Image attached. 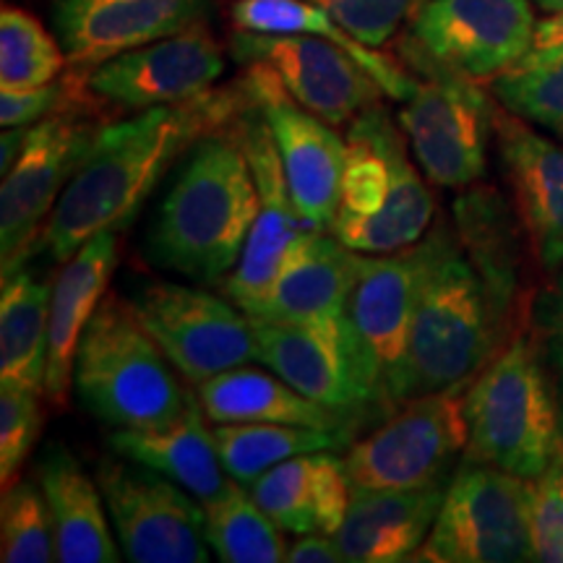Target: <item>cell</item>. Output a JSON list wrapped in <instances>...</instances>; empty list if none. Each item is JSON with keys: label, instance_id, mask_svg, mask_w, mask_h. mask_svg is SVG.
<instances>
[{"label": "cell", "instance_id": "1", "mask_svg": "<svg viewBox=\"0 0 563 563\" xmlns=\"http://www.w3.org/2000/svg\"><path fill=\"white\" fill-rule=\"evenodd\" d=\"M249 104L251 91L241 79L194 100L141 110L125 121L102 125L84 165L55 203L40 245L53 262L66 264L97 232L125 228L196 141L235 123Z\"/></svg>", "mask_w": 563, "mask_h": 563}, {"label": "cell", "instance_id": "2", "mask_svg": "<svg viewBox=\"0 0 563 563\" xmlns=\"http://www.w3.org/2000/svg\"><path fill=\"white\" fill-rule=\"evenodd\" d=\"M256 214V180L235 121L180 159L146 238L152 262L214 285L235 269Z\"/></svg>", "mask_w": 563, "mask_h": 563}, {"label": "cell", "instance_id": "3", "mask_svg": "<svg viewBox=\"0 0 563 563\" xmlns=\"http://www.w3.org/2000/svg\"><path fill=\"white\" fill-rule=\"evenodd\" d=\"M506 302L452 238L415 308L389 412L410 399L462 389L490 363Z\"/></svg>", "mask_w": 563, "mask_h": 563}, {"label": "cell", "instance_id": "4", "mask_svg": "<svg viewBox=\"0 0 563 563\" xmlns=\"http://www.w3.org/2000/svg\"><path fill=\"white\" fill-rule=\"evenodd\" d=\"M180 378L131 300L104 295L76 350L74 389L81 405L110 428H165L183 418L196 394Z\"/></svg>", "mask_w": 563, "mask_h": 563}, {"label": "cell", "instance_id": "5", "mask_svg": "<svg viewBox=\"0 0 563 563\" xmlns=\"http://www.w3.org/2000/svg\"><path fill=\"white\" fill-rule=\"evenodd\" d=\"M407 157V136L382 102L347 125V165L332 235L355 253H394L422 241L435 201Z\"/></svg>", "mask_w": 563, "mask_h": 563}, {"label": "cell", "instance_id": "6", "mask_svg": "<svg viewBox=\"0 0 563 563\" xmlns=\"http://www.w3.org/2000/svg\"><path fill=\"white\" fill-rule=\"evenodd\" d=\"M452 238V230L439 224L402 251L361 253L344 311L342 344L365 410L389 412V391L402 365L420 292Z\"/></svg>", "mask_w": 563, "mask_h": 563}, {"label": "cell", "instance_id": "7", "mask_svg": "<svg viewBox=\"0 0 563 563\" xmlns=\"http://www.w3.org/2000/svg\"><path fill=\"white\" fill-rule=\"evenodd\" d=\"M467 456L534 481L551 467L559 443V410L532 342L517 340L464 391Z\"/></svg>", "mask_w": 563, "mask_h": 563}, {"label": "cell", "instance_id": "8", "mask_svg": "<svg viewBox=\"0 0 563 563\" xmlns=\"http://www.w3.org/2000/svg\"><path fill=\"white\" fill-rule=\"evenodd\" d=\"M418 89L399 110V129L418 167L433 186L464 188L485 175L493 100L467 76L426 58L410 40L399 42Z\"/></svg>", "mask_w": 563, "mask_h": 563}, {"label": "cell", "instance_id": "9", "mask_svg": "<svg viewBox=\"0 0 563 563\" xmlns=\"http://www.w3.org/2000/svg\"><path fill=\"white\" fill-rule=\"evenodd\" d=\"M532 481L470 460L446 485L433 530L412 561L522 563L534 561L530 540Z\"/></svg>", "mask_w": 563, "mask_h": 563}, {"label": "cell", "instance_id": "10", "mask_svg": "<svg viewBox=\"0 0 563 563\" xmlns=\"http://www.w3.org/2000/svg\"><path fill=\"white\" fill-rule=\"evenodd\" d=\"M467 449L464 391L410 399L344 456L355 490H415L449 483V467Z\"/></svg>", "mask_w": 563, "mask_h": 563}, {"label": "cell", "instance_id": "11", "mask_svg": "<svg viewBox=\"0 0 563 563\" xmlns=\"http://www.w3.org/2000/svg\"><path fill=\"white\" fill-rule=\"evenodd\" d=\"M112 530L133 563H207V517L199 498L178 483L125 456L97 464Z\"/></svg>", "mask_w": 563, "mask_h": 563}, {"label": "cell", "instance_id": "12", "mask_svg": "<svg viewBox=\"0 0 563 563\" xmlns=\"http://www.w3.org/2000/svg\"><path fill=\"white\" fill-rule=\"evenodd\" d=\"M139 321L194 389L217 373L258 361L251 316L230 298L173 282H154L131 300Z\"/></svg>", "mask_w": 563, "mask_h": 563}, {"label": "cell", "instance_id": "13", "mask_svg": "<svg viewBox=\"0 0 563 563\" xmlns=\"http://www.w3.org/2000/svg\"><path fill=\"white\" fill-rule=\"evenodd\" d=\"M102 125L84 112L34 123L0 186V266L9 277L32 256L55 203L84 165Z\"/></svg>", "mask_w": 563, "mask_h": 563}, {"label": "cell", "instance_id": "14", "mask_svg": "<svg viewBox=\"0 0 563 563\" xmlns=\"http://www.w3.org/2000/svg\"><path fill=\"white\" fill-rule=\"evenodd\" d=\"M238 133L256 180L258 214L235 269L222 279V290L224 298H230L238 308L256 316L269 298L272 287L277 285L279 274L292 262L313 228L295 207L277 144L253 100L238 118Z\"/></svg>", "mask_w": 563, "mask_h": 563}, {"label": "cell", "instance_id": "15", "mask_svg": "<svg viewBox=\"0 0 563 563\" xmlns=\"http://www.w3.org/2000/svg\"><path fill=\"white\" fill-rule=\"evenodd\" d=\"M243 81L269 125L300 217L313 230L329 232L342 203L347 139L295 102L279 76L264 63H245Z\"/></svg>", "mask_w": 563, "mask_h": 563}, {"label": "cell", "instance_id": "16", "mask_svg": "<svg viewBox=\"0 0 563 563\" xmlns=\"http://www.w3.org/2000/svg\"><path fill=\"white\" fill-rule=\"evenodd\" d=\"M534 30L530 0H422L407 40L439 66L485 81L532 51Z\"/></svg>", "mask_w": 563, "mask_h": 563}, {"label": "cell", "instance_id": "17", "mask_svg": "<svg viewBox=\"0 0 563 563\" xmlns=\"http://www.w3.org/2000/svg\"><path fill=\"white\" fill-rule=\"evenodd\" d=\"M81 74V70H79ZM224 74V53L203 24L121 53L84 70V87L100 104L141 112L194 100L214 89Z\"/></svg>", "mask_w": 563, "mask_h": 563}, {"label": "cell", "instance_id": "18", "mask_svg": "<svg viewBox=\"0 0 563 563\" xmlns=\"http://www.w3.org/2000/svg\"><path fill=\"white\" fill-rule=\"evenodd\" d=\"M232 55L264 63L279 76L292 100L334 129L382 102L384 89L361 63L332 40L316 34H232Z\"/></svg>", "mask_w": 563, "mask_h": 563}, {"label": "cell", "instance_id": "19", "mask_svg": "<svg viewBox=\"0 0 563 563\" xmlns=\"http://www.w3.org/2000/svg\"><path fill=\"white\" fill-rule=\"evenodd\" d=\"M51 13L68 66L84 74L115 55L203 24L209 0H53Z\"/></svg>", "mask_w": 563, "mask_h": 563}, {"label": "cell", "instance_id": "20", "mask_svg": "<svg viewBox=\"0 0 563 563\" xmlns=\"http://www.w3.org/2000/svg\"><path fill=\"white\" fill-rule=\"evenodd\" d=\"M493 133L514 203L543 269H563V146L493 102Z\"/></svg>", "mask_w": 563, "mask_h": 563}, {"label": "cell", "instance_id": "21", "mask_svg": "<svg viewBox=\"0 0 563 563\" xmlns=\"http://www.w3.org/2000/svg\"><path fill=\"white\" fill-rule=\"evenodd\" d=\"M357 264L361 253L342 245L332 232L313 230L279 274L262 311L251 319L300 323L342 342L344 311Z\"/></svg>", "mask_w": 563, "mask_h": 563}, {"label": "cell", "instance_id": "22", "mask_svg": "<svg viewBox=\"0 0 563 563\" xmlns=\"http://www.w3.org/2000/svg\"><path fill=\"white\" fill-rule=\"evenodd\" d=\"M118 266L115 230L97 232L66 264H60L51 298V347H47L45 399L53 407L68 405L74 386V361L87 329Z\"/></svg>", "mask_w": 563, "mask_h": 563}, {"label": "cell", "instance_id": "23", "mask_svg": "<svg viewBox=\"0 0 563 563\" xmlns=\"http://www.w3.org/2000/svg\"><path fill=\"white\" fill-rule=\"evenodd\" d=\"M446 485L415 490H355L336 543L347 563L412 561L446 496Z\"/></svg>", "mask_w": 563, "mask_h": 563}, {"label": "cell", "instance_id": "24", "mask_svg": "<svg viewBox=\"0 0 563 563\" xmlns=\"http://www.w3.org/2000/svg\"><path fill=\"white\" fill-rule=\"evenodd\" d=\"M249 490L272 522L290 534H336L355 493L344 460L329 452L292 456L264 473Z\"/></svg>", "mask_w": 563, "mask_h": 563}, {"label": "cell", "instance_id": "25", "mask_svg": "<svg viewBox=\"0 0 563 563\" xmlns=\"http://www.w3.org/2000/svg\"><path fill=\"white\" fill-rule=\"evenodd\" d=\"M207 420L199 394H194L188 410L173 426L152 428V431L115 428L108 443L115 454L165 475L167 481L178 483L194 498H199L201 506H207L232 483L217 449L214 428H209Z\"/></svg>", "mask_w": 563, "mask_h": 563}, {"label": "cell", "instance_id": "26", "mask_svg": "<svg viewBox=\"0 0 563 563\" xmlns=\"http://www.w3.org/2000/svg\"><path fill=\"white\" fill-rule=\"evenodd\" d=\"M258 340V361L292 389L323 407L350 418L365 412V405L352 382L342 342L300 323L251 319Z\"/></svg>", "mask_w": 563, "mask_h": 563}, {"label": "cell", "instance_id": "27", "mask_svg": "<svg viewBox=\"0 0 563 563\" xmlns=\"http://www.w3.org/2000/svg\"><path fill=\"white\" fill-rule=\"evenodd\" d=\"M40 485L51 506L55 548L63 563H115L121 543L112 538V519L97 475L63 446H55L40 464Z\"/></svg>", "mask_w": 563, "mask_h": 563}, {"label": "cell", "instance_id": "28", "mask_svg": "<svg viewBox=\"0 0 563 563\" xmlns=\"http://www.w3.org/2000/svg\"><path fill=\"white\" fill-rule=\"evenodd\" d=\"M209 422H277L350 435L355 418L323 407L282 382L277 373L238 365L196 386Z\"/></svg>", "mask_w": 563, "mask_h": 563}, {"label": "cell", "instance_id": "29", "mask_svg": "<svg viewBox=\"0 0 563 563\" xmlns=\"http://www.w3.org/2000/svg\"><path fill=\"white\" fill-rule=\"evenodd\" d=\"M230 19L238 32L316 34V37L332 40L368 70L391 100L407 102L418 89V76L412 70H407V66L389 55L376 53V47L357 42L313 0H235L230 5Z\"/></svg>", "mask_w": 563, "mask_h": 563}, {"label": "cell", "instance_id": "30", "mask_svg": "<svg viewBox=\"0 0 563 563\" xmlns=\"http://www.w3.org/2000/svg\"><path fill=\"white\" fill-rule=\"evenodd\" d=\"M53 285L16 269L0 295V384L45 394Z\"/></svg>", "mask_w": 563, "mask_h": 563}, {"label": "cell", "instance_id": "31", "mask_svg": "<svg viewBox=\"0 0 563 563\" xmlns=\"http://www.w3.org/2000/svg\"><path fill=\"white\" fill-rule=\"evenodd\" d=\"M222 464L235 483L251 488L264 473L300 454L334 452L350 435L277 422H211Z\"/></svg>", "mask_w": 563, "mask_h": 563}, {"label": "cell", "instance_id": "32", "mask_svg": "<svg viewBox=\"0 0 563 563\" xmlns=\"http://www.w3.org/2000/svg\"><path fill=\"white\" fill-rule=\"evenodd\" d=\"M207 543L224 563H279L287 561V545L277 525L262 506L253 501L245 485L230 488L203 506Z\"/></svg>", "mask_w": 563, "mask_h": 563}, {"label": "cell", "instance_id": "33", "mask_svg": "<svg viewBox=\"0 0 563 563\" xmlns=\"http://www.w3.org/2000/svg\"><path fill=\"white\" fill-rule=\"evenodd\" d=\"M68 66L55 40L32 13L3 5L0 11V91L37 89L53 84Z\"/></svg>", "mask_w": 563, "mask_h": 563}, {"label": "cell", "instance_id": "34", "mask_svg": "<svg viewBox=\"0 0 563 563\" xmlns=\"http://www.w3.org/2000/svg\"><path fill=\"white\" fill-rule=\"evenodd\" d=\"M0 561L47 563L58 561L51 506L42 485L16 481L0 501Z\"/></svg>", "mask_w": 563, "mask_h": 563}, {"label": "cell", "instance_id": "35", "mask_svg": "<svg viewBox=\"0 0 563 563\" xmlns=\"http://www.w3.org/2000/svg\"><path fill=\"white\" fill-rule=\"evenodd\" d=\"M493 97L530 125L563 141V58L525 63L493 79Z\"/></svg>", "mask_w": 563, "mask_h": 563}, {"label": "cell", "instance_id": "36", "mask_svg": "<svg viewBox=\"0 0 563 563\" xmlns=\"http://www.w3.org/2000/svg\"><path fill=\"white\" fill-rule=\"evenodd\" d=\"M45 394L0 384V485L11 488L42 431Z\"/></svg>", "mask_w": 563, "mask_h": 563}, {"label": "cell", "instance_id": "37", "mask_svg": "<svg viewBox=\"0 0 563 563\" xmlns=\"http://www.w3.org/2000/svg\"><path fill=\"white\" fill-rule=\"evenodd\" d=\"M344 32L368 47H382L415 16L422 0H313Z\"/></svg>", "mask_w": 563, "mask_h": 563}, {"label": "cell", "instance_id": "38", "mask_svg": "<svg viewBox=\"0 0 563 563\" xmlns=\"http://www.w3.org/2000/svg\"><path fill=\"white\" fill-rule=\"evenodd\" d=\"M530 540L534 561L563 563V464L532 481Z\"/></svg>", "mask_w": 563, "mask_h": 563}, {"label": "cell", "instance_id": "39", "mask_svg": "<svg viewBox=\"0 0 563 563\" xmlns=\"http://www.w3.org/2000/svg\"><path fill=\"white\" fill-rule=\"evenodd\" d=\"M287 561L290 563H342L344 555L340 551L334 534L329 532H306L298 534V540H292L287 545Z\"/></svg>", "mask_w": 563, "mask_h": 563}, {"label": "cell", "instance_id": "40", "mask_svg": "<svg viewBox=\"0 0 563 563\" xmlns=\"http://www.w3.org/2000/svg\"><path fill=\"white\" fill-rule=\"evenodd\" d=\"M563 58V11L548 13L543 21H538L534 30L532 51L525 55V63H545Z\"/></svg>", "mask_w": 563, "mask_h": 563}, {"label": "cell", "instance_id": "41", "mask_svg": "<svg viewBox=\"0 0 563 563\" xmlns=\"http://www.w3.org/2000/svg\"><path fill=\"white\" fill-rule=\"evenodd\" d=\"M545 340H548V352H551V361L559 371L561 384H563V272L559 282H555L551 298L545 302Z\"/></svg>", "mask_w": 563, "mask_h": 563}, {"label": "cell", "instance_id": "42", "mask_svg": "<svg viewBox=\"0 0 563 563\" xmlns=\"http://www.w3.org/2000/svg\"><path fill=\"white\" fill-rule=\"evenodd\" d=\"M32 125H16V129H3L0 136V178L11 170L13 162L19 159L21 150H24L26 136H30Z\"/></svg>", "mask_w": 563, "mask_h": 563}, {"label": "cell", "instance_id": "43", "mask_svg": "<svg viewBox=\"0 0 563 563\" xmlns=\"http://www.w3.org/2000/svg\"><path fill=\"white\" fill-rule=\"evenodd\" d=\"M534 5H538V9L545 11V13L563 11V0H534Z\"/></svg>", "mask_w": 563, "mask_h": 563}, {"label": "cell", "instance_id": "44", "mask_svg": "<svg viewBox=\"0 0 563 563\" xmlns=\"http://www.w3.org/2000/svg\"><path fill=\"white\" fill-rule=\"evenodd\" d=\"M553 462L563 464V418L559 422V443H555V460Z\"/></svg>", "mask_w": 563, "mask_h": 563}]
</instances>
